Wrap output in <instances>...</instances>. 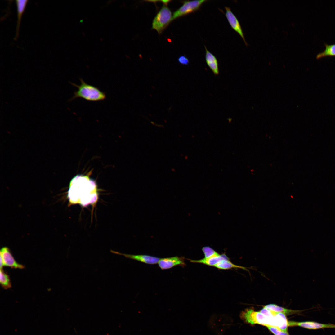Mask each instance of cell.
Segmentation results:
<instances>
[{
  "instance_id": "20",
  "label": "cell",
  "mask_w": 335,
  "mask_h": 335,
  "mask_svg": "<svg viewBox=\"0 0 335 335\" xmlns=\"http://www.w3.org/2000/svg\"><path fill=\"white\" fill-rule=\"evenodd\" d=\"M266 326L274 335H289L288 332L282 331L277 327L270 325Z\"/></svg>"
},
{
  "instance_id": "18",
  "label": "cell",
  "mask_w": 335,
  "mask_h": 335,
  "mask_svg": "<svg viewBox=\"0 0 335 335\" xmlns=\"http://www.w3.org/2000/svg\"><path fill=\"white\" fill-rule=\"evenodd\" d=\"M0 282L3 287L5 289L9 288L11 286L8 276L4 272L2 269H0Z\"/></svg>"
},
{
  "instance_id": "8",
  "label": "cell",
  "mask_w": 335,
  "mask_h": 335,
  "mask_svg": "<svg viewBox=\"0 0 335 335\" xmlns=\"http://www.w3.org/2000/svg\"><path fill=\"white\" fill-rule=\"evenodd\" d=\"M226 10L225 16L232 29L237 32L243 40L245 45L248 44L246 41L244 34L239 22L229 7H225Z\"/></svg>"
},
{
  "instance_id": "15",
  "label": "cell",
  "mask_w": 335,
  "mask_h": 335,
  "mask_svg": "<svg viewBox=\"0 0 335 335\" xmlns=\"http://www.w3.org/2000/svg\"><path fill=\"white\" fill-rule=\"evenodd\" d=\"M214 267L220 270H228L232 268H239L246 270V268L245 267L233 264L230 261L229 258L223 260L219 263L216 265L214 266Z\"/></svg>"
},
{
  "instance_id": "10",
  "label": "cell",
  "mask_w": 335,
  "mask_h": 335,
  "mask_svg": "<svg viewBox=\"0 0 335 335\" xmlns=\"http://www.w3.org/2000/svg\"><path fill=\"white\" fill-rule=\"evenodd\" d=\"M0 255L4 266L15 268H24V266L23 265L16 262L7 247H5L2 248L0 250Z\"/></svg>"
},
{
  "instance_id": "16",
  "label": "cell",
  "mask_w": 335,
  "mask_h": 335,
  "mask_svg": "<svg viewBox=\"0 0 335 335\" xmlns=\"http://www.w3.org/2000/svg\"><path fill=\"white\" fill-rule=\"evenodd\" d=\"M263 307L277 312L283 313L285 315H291L297 313L299 311L293 310L284 308L274 304L265 305Z\"/></svg>"
},
{
  "instance_id": "3",
  "label": "cell",
  "mask_w": 335,
  "mask_h": 335,
  "mask_svg": "<svg viewBox=\"0 0 335 335\" xmlns=\"http://www.w3.org/2000/svg\"><path fill=\"white\" fill-rule=\"evenodd\" d=\"M240 317L245 322L252 325L258 324L265 326H276L274 317L267 316L260 311H255L251 308L246 309L242 311L240 314Z\"/></svg>"
},
{
  "instance_id": "13",
  "label": "cell",
  "mask_w": 335,
  "mask_h": 335,
  "mask_svg": "<svg viewBox=\"0 0 335 335\" xmlns=\"http://www.w3.org/2000/svg\"><path fill=\"white\" fill-rule=\"evenodd\" d=\"M274 317L276 327L282 331L288 332V321L285 314L283 313L277 312L275 316Z\"/></svg>"
},
{
  "instance_id": "6",
  "label": "cell",
  "mask_w": 335,
  "mask_h": 335,
  "mask_svg": "<svg viewBox=\"0 0 335 335\" xmlns=\"http://www.w3.org/2000/svg\"><path fill=\"white\" fill-rule=\"evenodd\" d=\"M288 326H298L312 330L327 328H335V324H322L312 321L300 322L290 321L288 322Z\"/></svg>"
},
{
  "instance_id": "21",
  "label": "cell",
  "mask_w": 335,
  "mask_h": 335,
  "mask_svg": "<svg viewBox=\"0 0 335 335\" xmlns=\"http://www.w3.org/2000/svg\"><path fill=\"white\" fill-rule=\"evenodd\" d=\"M178 61L181 64L187 65L189 63V59L184 56H181L178 59Z\"/></svg>"
},
{
  "instance_id": "12",
  "label": "cell",
  "mask_w": 335,
  "mask_h": 335,
  "mask_svg": "<svg viewBox=\"0 0 335 335\" xmlns=\"http://www.w3.org/2000/svg\"><path fill=\"white\" fill-rule=\"evenodd\" d=\"M204 46L206 51V63L214 74L215 75H218L219 74V70L217 60L216 56L208 50L206 46L204 45Z\"/></svg>"
},
{
  "instance_id": "17",
  "label": "cell",
  "mask_w": 335,
  "mask_h": 335,
  "mask_svg": "<svg viewBox=\"0 0 335 335\" xmlns=\"http://www.w3.org/2000/svg\"><path fill=\"white\" fill-rule=\"evenodd\" d=\"M325 49L322 52L318 53L316 56L317 59L327 56H335V44L331 45L324 43Z\"/></svg>"
},
{
  "instance_id": "22",
  "label": "cell",
  "mask_w": 335,
  "mask_h": 335,
  "mask_svg": "<svg viewBox=\"0 0 335 335\" xmlns=\"http://www.w3.org/2000/svg\"><path fill=\"white\" fill-rule=\"evenodd\" d=\"M160 1L162 2H163V4H164V5H165L166 6V5H167V4H168V3H169V2H171V0H161V1Z\"/></svg>"
},
{
  "instance_id": "5",
  "label": "cell",
  "mask_w": 335,
  "mask_h": 335,
  "mask_svg": "<svg viewBox=\"0 0 335 335\" xmlns=\"http://www.w3.org/2000/svg\"><path fill=\"white\" fill-rule=\"evenodd\" d=\"M207 1V0L183 1L182 5L174 12L172 20L198 10L202 5Z\"/></svg>"
},
{
  "instance_id": "9",
  "label": "cell",
  "mask_w": 335,
  "mask_h": 335,
  "mask_svg": "<svg viewBox=\"0 0 335 335\" xmlns=\"http://www.w3.org/2000/svg\"><path fill=\"white\" fill-rule=\"evenodd\" d=\"M110 252L113 253L122 255L125 257L135 260L149 264H155L157 263L160 258H159L145 255H132L123 254L112 250Z\"/></svg>"
},
{
  "instance_id": "7",
  "label": "cell",
  "mask_w": 335,
  "mask_h": 335,
  "mask_svg": "<svg viewBox=\"0 0 335 335\" xmlns=\"http://www.w3.org/2000/svg\"><path fill=\"white\" fill-rule=\"evenodd\" d=\"M183 257L175 256L160 259L158 264L162 270L168 269L179 266L184 267L186 266Z\"/></svg>"
},
{
  "instance_id": "2",
  "label": "cell",
  "mask_w": 335,
  "mask_h": 335,
  "mask_svg": "<svg viewBox=\"0 0 335 335\" xmlns=\"http://www.w3.org/2000/svg\"><path fill=\"white\" fill-rule=\"evenodd\" d=\"M81 84L78 85L73 83H70L78 88L77 91L74 92V96L69 101L78 98H82L90 101H98L104 100L106 98L105 92L98 88L86 83L82 78H80Z\"/></svg>"
},
{
  "instance_id": "19",
  "label": "cell",
  "mask_w": 335,
  "mask_h": 335,
  "mask_svg": "<svg viewBox=\"0 0 335 335\" xmlns=\"http://www.w3.org/2000/svg\"><path fill=\"white\" fill-rule=\"evenodd\" d=\"M203 252L205 258H208L219 255L220 254L212 248L208 246H205L203 248Z\"/></svg>"
},
{
  "instance_id": "4",
  "label": "cell",
  "mask_w": 335,
  "mask_h": 335,
  "mask_svg": "<svg viewBox=\"0 0 335 335\" xmlns=\"http://www.w3.org/2000/svg\"><path fill=\"white\" fill-rule=\"evenodd\" d=\"M172 17L170 10L163 5L153 21L152 29L156 30L159 34H161L172 20Z\"/></svg>"
},
{
  "instance_id": "14",
  "label": "cell",
  "mask_w": 335,
  "mask_h": 335,
  "mask_svg": "<svg viewBox=\"0 0 335 335\" xmlns=\"http://www.w3.org/2000/svg\"><path fill=\"white\" fill-rule=\"evenodd\" d=\"M27 0H16V2L17 8V22L16 28L15 39L18 37V31L22 15L27 4Z\"/></svg>"
},
{
  "instance_id": "1",
  "label": "cell",
  "mask_w": 335,
  "mask_h": 335,
  "mask_svg": "<svg viewBox=\"0 0 335 335\" xmlns=\"http://www.w3.org/2000/svg\"><path fill=\"white\" fill-rule=\"evenodd\" d=\"M67 198L70 204L85 207L96 203L98 199L96 182L87 176L77 175L70 183Z\"/></svg>"
},
{
  "instance_id": "11",
  "label": "cell",
  "mask_w": 335,
  "mask_h": 335,
  "mask_svg": "<svg viewBox=\"0 0 335 335\" xmlns=\"http://www.w3.org/2000/svg\"><path fill=\"white\" fill-rule=\"evenodd\" d=\"M228 257L225 254H219L208 258H203L198 260L189 259L190 262L194 263H201L207 266H214L219 263L223 260L227 259Z\"/></svg>"
}]
</instances>
